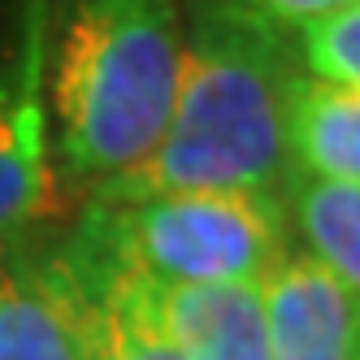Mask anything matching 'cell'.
<instances>
[{"label": "cell", "mask_w": 360, "mask_h": 360, "mask_svg": "<svg viewBox=\"0 0 360 360\" xmlns=\"http://www.w3.org/2000/svg\"><path fill=\"white\" fill-rule=\"evenodd\" d=\"M295 74L287 27L230 0H200L191 35H183V83L165 135L96 200L165 191L282 195L291 174L287 117Z\"/></svg>", "instance_id": "6da1fadb"}, {"label": "cell", "mask_w": 360, "mask_h": 360, "mask_svg": "<svg viewBox=\"0 0 360 360\" xmlns=\"http://www.w3.org/2000/svg\"><path fill=\"white\" fill-rule=\"evenodd\" d=\"M178 83L174 0H70L53 57L61 174L96 191L131 174L165 135Z\"/></svg>", "instance_id": "7a4b0ae2"}, {"label": "cell", "mask_w": 360, "mask_h": 360, "mask_svg": "<svg viewBox=\"0 0 360 360\" xmlns=\"http://www.w3.org/2000/svg\"><path fill=\"white\" fill-rule=\"evenodd\" d=\"M287 252L274 191H165L96 200L74 256L131 282H261Z\"/></svg>", "instance_id": "3957f363"}, {"label": "cell", "mask_w": 360, "mask_h": 360, "mask_svg": "<svg viewBox=\"0 0 360 360\" xmlns=\"http://www.w3.org/2000/svg\"><path fill=\"white\" fill-rule=\"evenodd\" d=\"M61 209L44 122V39L0 70V243Z\"/></svg>", "instance_id": "277c9868"}, {"label": "cell", "mask_w": 360, "mask_h": 360, "mask_svg": "<svg viewBox=\"0 0 360 360\" xmlns=\"http://www.w3.org/2000/svg\"><path fill=\"white\" fill-rule=\"evenodd\" d=\"M131 291L187 360H269L261 282H131Z\"/></svg>", "instance_id": "5b68a950"}, {"label": "cell", "mask_w": 360, "mask_h": 360, "mask_svg": "<svg viewBox=\"0 0 360 360\" xmlns=\"http://www.w3.org/2000/svg\"><path fill=\"white\" fill-rule=\"evenodd\" d=\"M269 360H356L360 304L308 252H282L261 278Z\"/></svg>", "instance_id": "8992f818"}, {"label": "cell", "mask_w": 360, "mask_h": 360, "mask_svg": "<svg viewBox=\"0 0 360 360\" xmlns=\"http://www.w3.org/2000/svg\"><path fill=\"white\" fill-rule=\"evenodd\" d=\"M0 360H91L61 261H0Z\"/></svg>", "instance_id": "52a82bcc"}, {"label": "cell", "mask_w": 360, "mask_h": 360, "mask_svg": "<svg viewBox=\"0 0 360 360\" xmlns=\"http://www.w3.org/2000/svg\"><path fill=\"white\" fill-rule=\"evenodd\" d=\"M291 169L360 183V91L300 70L287 117Z\"/></svg>", "instance_id": "ba28073f"}, {"label": "cell", "mask_w": 360, "mask_h": 360, "mask_svg": "<svg viewBox=\"0 0 360 360\" xmlns=\"http://www.w3.org/2000/svg\"><path fill=\"white\" fill-rule=\"evenodd\" d=\"M61 265L70 274L91 360H187L152 326V317L143 313V304L131 291V282L96 269L79 256H65Z\"/></svg>", "instance_id": "9c48e42d"}, {"label": "cell", "mask_w": 360, "mask_h": 360, "mask_svg": "<svg viewBox=\"0 0 360 360\" xmlns=\"http://www.w3.org/2000/svg\"><path fill=\"white\" fill-rule=\"evenodd\" d=\"M282 209L295 221L304 252L360 304V183H334L291 169Z\"/></svg>", "instance_id": "30bf717a"}, {"label": "cell", "mask_w": 360, "mask_h": 360, "mask_svg": "<svg viewBox=\"0 0 360 360\" xmlns=\"http://www.w3.org/2000/svg\"><path fill=\"white\" fill-rule=\"evenodd\" d=\"M300 61L308 74L360 91V5L300 27Z\"/></svg>", "instance_id": "8fae6325"}, {"label": "cell", "mask_w": 360, "mask_h": 360, "mask_svg": "<svg viewBox=\"0 0 360 360\" xmlns=\"http://www.w3.org/2000/svg\"><path fill=\"white\" fill-rule=\"evenodd\" d=\"M230 5H239L248 13H261V18L278 22V27H287V31H300L317 18H330L347 5H360V0H230Z\"/></svg>", "instance_id": "7c38bea8"}, {"label": "cell", "mask_w": 360, "mask_h": 360, "mask_svg": "<svg viewBox=\"0 0 360 360\" xmlns=\"http://www.w3.org/2000/svg\"><path fill=\"white\" fill-rule=\"evenodd\" d=\"M356 360H360V347H356Z\"/></svg>", "instance_id": "4fadbf2b"}]
</instances>
